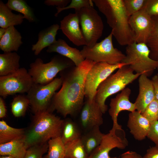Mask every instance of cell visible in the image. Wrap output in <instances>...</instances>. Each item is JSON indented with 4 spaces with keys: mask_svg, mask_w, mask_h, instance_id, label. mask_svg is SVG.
Here are the masks:
<instances>
[{
    "mask_svg": "<svg viewBox=\"0 0 158 158\" xmlns=\"http://www.w3.org/2000/svg\"><path fill=\"white\" fill-rule=\"evenodd\" d=\"M95 63L87 59L72 69L60 72L61 87L53 97L48 111L54 110L66 117L81 110L84 104L85 81L87 74Z\"/></svg>",
    "mask_w": 158,
    "mask_h": 158,
    "instance_id": "6da1fadb",
    "label": "cell"
},
{
    "mask_svg": "<svg viewBox=\"0 0 158 158\" xmlns=\"http://www.w3.org/2000/svg\"><path fill=\"white\" fill-rule=\"evenodd\" d=\"M105 16L112 28L111 33L121 46H127L134 42L133 33L129 23L123 0H99L96 4Z\"/></svg>",
    "mask_w": 158,
    "mask_h": 158,
    "instance_id": "7a4b0ae2",
    "label": "cell"
},
{
    "mask_svg": "<svg viewBox=\"0 0 158 158\" xmlns=\"http://www.w3.org/2000/svg\"><path fill=\"white\" fill-rule=\"evenodd\" d=\"M63 120L48 111L34 114L23 138L27 149L60 136Z\"/></svg>",
    "mask_w": 158,
    "mask_h": 158,
    "instance_id": "3957f363",
    "label": "cell"
},
{
    "mask_svg": "<svg viewBox=\"0 0 158 158\" xmlns=\"http://www.w3.org/2000/svg\"><path fill=\"white\" fill-rule=\"evenodd\" d=\"M140 75L134 73L128 65L117 70L104 80L98 87L94 100L103 114L108 109L106 104L107 99L110 96L121 91L126 86L136 80Z\"/></svg>",
    "mask_w": 158,
    "mask_h": 158,
    "instance_id": "277c9868",
    "label": "cell"
},
{
    "mask_svg": "<svg viewBox=\"0 0 158 158\" xmlns=\"http://www.w3.org/2000/svg\"><path fill=\"white\" fill-rule=\"evenodd\" d=\"M150 52L146 44L134 42L127 46L121 63L128 65L135 73L148 77L158 67V60L151 59Z\"/></svg>",
    "mask_w": 158,
    "mask_h": 158,
    "instance_id": "5b68a950",
    "label": "cell"
},
{
    "mask_svg": "<svg viewBox=\"0 0 158 158\" xmlns=\"http://www.w3.org/2000/svg\"><path fill=\"white\" fill-rule=\"evenodd\" d=\"M73 64L71 60L60 55L55 56L46 63L37 58L30 64L28 72L34 83L44 85L52 81L59 73Z\"/></svg>",
    "mask_w": 158,
    "mask_h": 158,
    "instance_id": "8992f818",
    "label": "cell"
},
{
    "mask_svg": "<svg viewBox=\"0 0 158 158\" xmlns=\"http://www.w3.org/2000/svg\"><path fill=\"white\" fill-rule=\"evenodd\" d=\"M113 36L111 32L104 39L92 47L83 46L80 50L83 57L95 63L103 62L115 65L121 63L125 55L114 47Z\"/></svg>",
    "mask_w": 158,
    "mask_h": 158,
    "instance_id": "52a82bcc",
    "label": "cell"
},
{
    "mask_svg": "<svg viewBox=\"0 0 158 158\" xmlns=\"http://www.w3.org/2000/svg\"><path fill=\"white\" fill-rule=\"evenodd\" d=\"M62 84L60 77L55 78L50 83L44 85L33 83L26 96L34 114L48 111L53 96Z\"/></svg>",
    "mask_w": 158,
    "mask_h": 158,
    "instance_id": "ba28073f",
    "label": "cell"
},
{
    "mask_svg": "<svg viewBox=\"0 0 158 158\" xmlns=\"http://www.w3.org/2000/svg\"><path fill=\"white\" fill-rule=\"evenodd\" d=\"M75 13L78 15L86 46L93 47L102 34L104 24L100 16L92 6L83 8Z\"/></svg>",
    "mask_w": 158,
    "mask_h": 158,
    "instance_id": "9c48e42d",
    "label": "cell"
},
{
    "mask_svg": "<svg viewBox=\"0 0 158 158\" xmlns=\"http://www.w3.org/2000/svg\"><path fill=\"white\" fill-rule=\"evenodd\" d=\"M125 65L121 63L112 65L106 62L95 63L88 72L85 81V97L92 102L101 83L115 70Z\"/></svg>",
    "mask_w": 158,
    "mask_h": 158,
    "instance_id": "30bf717a",
    "label": "cell"
},
{
    "mask_svg": "<svg viewBox=\"0 0 158 158\" xmlns=\"http://www.w3.org/2000/svg\"><path fill=\"white\" fill-rule=\"evenodd\" d=\"M33 83L28 71L20 68L12 74L0 76V95L5 98L16 93H27Z\"/></svg>",
    "mask_w": 158,
    "mask_h": 158,
    "instance_id": "8fae6325",
    "label": "cell"
},
{
    "mask_svg": "<svg viewBox=\"0 0 158 158\" xmlns=\"http://www.w3.org/2000/svg\"><path fill=\"white\" fill-rule=\"evenodd\" d=\"M128 142L122 128L112 127L109 132L104 135L100 144L89 155L88 158H110L109 153L113 149L126 148Z\"/></svg>",
    "mask_w": 158,
    "mask_h": 158,
    "instance_id": "7c38bea8",
    "label": "cell"
},
{
    "mask_svg": "<svg viewBox=\"0 0 158 158\" xmlns=\"http://www.w3.org/2000/svg\"><path fill=\"white\" fill-rule=\"evenodd\" d=\"M129 23L133 34L134 42L146 44L153 27L152 17L143 8L129 17Z\"/></svg>",
    "mask_w": 158,
    "mask_h": 158,
    "instance_id": "4fadbf2b",
    "label": "cell"
},
{
    "mask_svg": "<svg viewBox=\"0 0 158 158\" xmlns=\"http://www.w3.org/2000/svg\"><path fill=\"white\" fill-rule=\"evenodd\" d=\"M131 93L130 89L126 87L114 98L111 99L108 112L113 122L112 127L118 128L121 127L117 121L118 116L121 111H127L132 112L136 111L134 103L129 100Z\"/></svg>",
    "mask_w": 158,
    "mask_h": 158,
    "instance_id": "5bb4252c",
    "label": "cell"
},
{
    "mask_svg": "<svg viewBox=\"0 0 158 158\" xmlns=\"http://www.w3.org/2000/svg\"><path fill=\"white\" fill-rule=\"evenodd\" d=\"M78 15L70 13L60 21V29L74 44L78 46H86V43L80 27Z\"/></svg>",
    "mask_w": 158,
    "mask_h": 158,
    "instance_id": "9a60e30c",
    "label": "cell"
},
{
    "mask_svg": "<svg viewBox=\"0 0 158 158\" xmlns=\"http://www.w3.org/2000/svg\"><path fill=\"white\" fill-rule=\"evenodd\" d=\"M81 110L80 121L84 128L89 130L103 124V114L95 100L91 102L86 99Z\"/></svg>",
    "mask_w": 158,
    "mask_h": 158,
    "instance_id": "2e32d148",
    "label": "cell"
},
{
    "mask_svg": "<svg viewBox=\"0 0 158 158\" xmlns=\"http://www.w3.org/2000/svg\"><path fill=\"white\" fill-rule=\"evenodd\" d=\"M139 94L134 102L136 110L142 113L154 99V87L151 80L144 75L139 77Z\"/></svg>",
    "mask_w": 158,
    "mask_h": 158,
    "instance_id": "e0dca14e",
    "label": "cell"
},
{
    "mask_svg": "<svg viewBox=\"0 0 158 158\" xmlns=\"http://www.w3.org/2000/svg\"><path fill=\"white\" fill-rule=\"evenodd\" d=\"M151 123L137 111L128 115L127 126L134 138L142 141L147 137Z\"/></svg>",
    "mask_w": 158,
    "mask_h": 158,
    "instance_id": "ac0fdd59",
    "label": "cell"
},
{
    "mask_svg": "<svg viewBox=\"0 0 158 158\" xmlns=\"http://www.w3.org/2000/svg\"><path fill=\"white\" fill-rule=\"evenodd\" d=\"M48 53L56 52L71 60L75 66L79 65L85 59L82 56L80 51L70 47L64 40L59 39L48 47Z\"/></svg>",
    "mask_w": 158,
    "mask_h": 158,
    "instance_id": "d6986e66",
    "label": "cell"
},
{
    "mask_svg": "<svg viewBox=\"0 0 158 158\" xmlns=\"http://www.w3.org/2000/svg\"><path fill=\"white\" fill-rule=\"evenodd\" d=\"M59 29L60 25L54 24L39 32L38 41L32 45L31 48L35 55H38L44 49L49 47L56 42V36Z\"/></svg>",
    "mask_w": 158,
    "mask_h": 158,
    "instance_id": "ffe728a7",
    "label": "cell"
},
{
    "mask_svg": "<svg viewBox=\"0 0 158 158\" xmlns=\"http://www.w3.org/2000/svg\"><path fill=\"white\" fill-rule=\"evenodd\" d=\"M20 33L14 26L7 28L0 40V49L4 53L17 51L23 44Z\"/></svg>",
    "mask_w": 158,
    "mask_h": 158,
    "instance_id": "44dd1931",
    "label": "cell"
},
{
    "mask_svg": "<svg viewBox=\"0 0 158 158\" xmlns=\"http://www.w3.org/2000/svg\"><path fill=\"white\" fill-rule=\"evenodd\" d=\"M19 55L16 52L4 53L0 54V76L12 74L20 68Z\"/></svg>",
    "mask_w": 158,
    "mask_h": 158,
    "instance_id": "7402d4cb",
    "label": "cell"
},
{
    "mask_svg": "<svg viewBox=\"0 0 158 158\" xmlns=\"http://www.w3.org/2000/svg\"><path fill=\"white\" fill-rule=\"evenodd\" d=\"M24 19L21 13H13L1 0L0 1V27L7 28L10 27L21 25Z\"/></svg>",
    "mask_w": 158,
    "mask_h": 158,
    "instance_id": "603a6c76",
    "label": "cell"
},
{
    "mask_svg": "<svg viewBox=\"0 0 158 158\" xmlns=\"http://www.w3.org/2000/svg\"><path fill=\"white\" fill-rule=\"evenodd\" d=\"M28 149L23 139L0 144V154L8 155L14 158H24Z\"/></svg>",
    "mask_w": 158,
    "mask_h": 158,
    "instance_id": "cb8c5ba5",
    "label": "cell"
},
{
    "mask_svg": "<svg viewBox=\"0 0 158 158\" xmlns=\"http://www.w3.org/2000/svg\"><path fill=\"white\" fill-rule=\"evenodd\" d=\"M24 128L12 127L3 120L0 121V144L24 138L25 132Z\"/></svg>",
    "mask_w": 158,
    "mask_h": 158,
    "instance_id": "d4e9b609",
    "label": "cell"
},
{
    "mask_svg": "<svg viewBox=\"0 0 158 158\" xmlns=\"http://www.w3.org/2000/svg\"><path fill=\"white\" fill-rule=\"evenodd\" d=\"M104 135L100 131L99 127L97 126L81 136V141L89 155L100 144Z\"/></svg>",
    "mask_w": 158,
    "mask_h": 158,
    "instance_id": "484cf974",
    "label": "cell"
},
{
    "mask_svg": "<svg viewBox=\"0 0 158 158\" xmlns=\"http://www.w3.org/2000/svg\"><path fill=\"white\" fill-rule=\"evenodd\" d=\"M81 136L79 128L74 122L69 118L63 120L60 137L65 145L80 138Z\"/></svg>",
    "mask_w": 158,
    "mask_h": 158,
    "instance_id": "4316f807",
    "label": "cell"
},
{
    "mask_svg": "<svg viewBox=\"0 0 158 158\" xmlns=\"http://www.w3.org/2000/svg\"><path fill=\"white\" fill-rule=\"evenodd\" d=\"M6 5L12 11L14 10L22 14L24 18L29 22L36 21V18L32 8L23 0H8Z\"/></svg>",
    "mask_w": 158,
    "mask_h": 158,
    "instance_id": "83f0119b",
    "label": "cell"
},
{
    "mask_svg": "<svg viewBox=\"0 0 158 158\" xmlns=\"http://www.w3.org/2000/svg\"><path fill=\"white\" fill-rule=\"evenodd\" d=\"M48 144L47 152L43 158H65V146L60 136L50 139Z\"/></svg>",
    "mask_w": 158,
    "mask_h": 158,
    "instance_id": "f1b7e54d",
    "label": "cell"
},
{
    "mask_svg": "<svg viewBox=\"0 0 158 158\" xmlns=\"http://www.w3.org/2000/svg\"><path fill=\"white\" fill-rule=\"evenodd\" d=\"M66 156L68 158H88L89 155L80 138L66 145Z\"/></svg>",
    "mask_w": 158,
    "mask_h": 158,
    "instance_id": "f546056e",
    "label": "cell"
},
{
    "mask_svg": "<svg viewBox=\"0 0 158 158\" xmlns=\"http://www.w3.org/2000/svg\"><path fill=\"white\" fill-rule=\"evenodd\" d=\"M152 17L153 27L146 44L150 51V57L154 60H158V16Z\"/></svg>",
    "mask_w": 158,
    "mask_h": 158,
    "instance_id": "4dcf8cb0",
    "label": "cell"
},
{
    "mask_svg": "<svg viewBox=\"0 0 158 158\" xmlns=\"http://www.w3.org/2000/svg\"><path fill=\"white\" fill-rule=\"evenodd\" d=\"M29 105L30 102L26 95H19L14 97L11 102V112L15 117L23 116Z\"/></svg>",
    "mask_w": 158,
    "mask_h": 158,
    "instance_id": "1f68e13d",
    "label": "cell"
},
{
    "mask_svg": "<svg viewBox=\"0 0 158 158\" xmlns=\"http://www.w3.org/2000/svg\"><path fill=\"white\" fill-rule=\"evenodd\" d=\"M48 150V142L32 146L28 149L24 158H43Z\"/></svg>",
    "mask_w": 158,
    "mask_h": 158,
    "instance_id": "d6a6232c",
    "label": "cell"
},
{
    "mask_svg": "<svg viewBox=\"0 0 158 158\" xmlns=\"http://www.w3.org/2000/svg\"><path fill=\"white\" fill-rule=\"evenodd\" d=\"M125 11L130 17L142 9L146 0H123Z\"/></svg>",
    "mask_w": 158,
    "mask_h": 158,
    "instance_id": "836d02e7",
    "label": "cell"
},
{
    "mask_svg": "<svg viewBox=\"0 0 158 158\" xmlns=\"http://www.w3.org/2000/svg\"><path fill=\"white\" fill-rule=\"evenodd\" d=\"M93 2L91 0H72L69 4L63 8L56 7L57 12L55 14V16L57 17L61 11L70 9H74L75 11H78L85 7H93Z\"/></svg>",
    "mask_w": 158,
    "mask_h": 158,
    "instance_id": "e575fe53",
    "label": "cell"
},
{
    "mask_svg": "<svg viewBox=\"0 0 158 158\" xmlns=\"http://www.w3.org/2000/svg\"><path fill=\"white\" fill-rule=\"evenodd\" d=\"M151 123L158 120V101L154 99L141 114Z\"/></svg>",
    "mask_w": 158,
    "mask_h": 158,
    "instance_id": "d590c367",
    "label": "cell"
},
{
    "mask_svg": "<svg viewBox=\"0 0 158 158\" xmlns=\"http://www.w3.org/2000/svg\"><path fill=\"white\" fill-rule=\"evenodd\" d=\"M143 8L152 17L158 16V0H146Z\"/></svg>",
    "mask_w": 158,
    "mask_h": 158,
    "instance_id": "8d00e7d4",
    "label": "cell"
},
{
    "mask_svg": "<svg viewBox=\"0 0 158 158\" xmlns=\"http://www.w3.org/2000/svg\"><path fill=\"white\" fill-rule=\"evenodd\" d=\"M147 137L155 144L158 148V120L151 123Z\"/></svg>",
    "mask_w": 158,
    "mask_h": 158,
    "instance_id": "74e56055",
    "label": "cell"
},
{
    "mask_svg": "<svg viewBox=\"0 0 158 158\" xmlns=\"http://www.w3.org/2000/svg\"><path fill=\"white\" fill-rule=\"evenodd\" d=\"M71 0H46L44 4L48 6H56V7L63 8L68 5Z\"/></svg>",
    "mask_w": 158,
    "mask_h": 158,
    "instance_id": "f35d334b",
    "label": "cell"
},
{
    "mask_svg": "<svg viewBox=\"0 0 158 158\" xmlns=\"http://www.w3.org/2000/svg\"><path fill=\"white\" fill-rule=\"evenodd\" d=\"M142 158H158V148L155 146L150 147Z\"/></svg>",
    "mask_w": 158,
    "mask_h": 158,
    "instance_id": "ab89813d",
    "label": "cell"
},
{
    "mask_svg": "<svg viewBox=\"0 0 158 158\" xmlns=\"http://www.w3.org/2000/svg\"><path fill=\"white\" fill-rule=\"evenodd\" d=\"M140 155L135 152L128 151L123 153L119 158H142Z\"/></svg>",
    "mask_w": 158,
    "mask_h": 158,
    "instance_id": "60d3db41",
    "label": "cell"
},
{
    "mask_svg": "<svg viewBox=\"0 0 158 158\" xmlns=\"http://www.w3.org/2000/svg\"><path fill=\"white\" fill-rule=\"evenodd\" d=\"M154 87V99L158 101V76L156 75L151 79Z\"/></svg>",
    "mask_w": 158,
    "mask_h": 158,
    "instance_id": "b9f144b4",
    "label": "cell"
},
{
    "mask_svg": "<svg viewBox=\"0 0 158 158\" xmlns=\"http://www.w3.org/2000/svg\"><path fill=\"white\" fill-rule=\"evenodd\" d=\"M7 110L3 98L0 97V118H3L6 117Z\"/></svg>",
    "mask_w": 158,
    "mask_h": 158,
    "instance_id": "7bdbcfd3",
    "label": "cell"
},
{
    "mask_svg": "<svg viewBox=\"0 0 158 158\" xmlns=\"http://www.w3.org/2000/svg\"><path fill=\"white\" fill-rule=\"evenodd\" d=\"M7 28H0V40L5 34Z\"/></svg>",
    "mask_w": 158,
    "mask_h": 158,
    "instance_id": "ee69618b",
    "label": "cell"
},
{
    "mask_svg": "<svg viewBox=\"0 0 158 158\" xmlns=\"http://www.w3.org/2000/svg\"><path fill=\"white\" fill-rule=\"evenodd\" d=\"M0 158H14L13 157L8 155H3L0 156Z\"/></svg>",
    "mask_w": 158,
    "mask_h": 158,
    "instance_id": "f6af8a7d",
    "label": "cell"
},
{
    "mask_svg": "<svg viewBox=\"0 0 158 158\" xmlns=\"http://www.w3.org/2000/svg\"><path fill=\"white\" fill-rule=\"evenodd\" d=\"M65 158H68V157H65Z\"/></svg>",
    "mask_w": 158,
    "mask_h": 158,
    "instance_id": "bcb514c9",
    "label": "cell"
},
{
    "mask_svg": "<svg viewBox=\"0 0 158 158\" xmlns=\"http://www.w3.org/2000/svg\"><path fill=\"white\" fill-rule=\"evenodd\" d=\"M157 70H158V67H157Z\"/></svg>",
    "mask_w": 158,
    "mask_h": 158,
    "instance_id": "7dc6e473",
    "label": "cell"
},
{
    "mask_svg": "<svg viewBox=\"0 0 158 158\" xmlns=\"http://www.w3.org/2000/svg\"><path fill=\"white\" fill-rule=\"evenodd\" d=\"M157 75H158V73L157 74Z\"/></svg>",
    "mask_w": 158,
    "mask_h": 158,
    "instance_id": "c3c4849f",
    "label": "cell"
}]
</instances>
